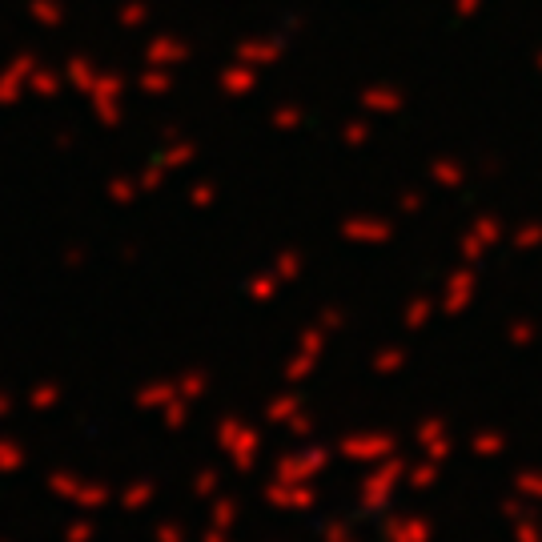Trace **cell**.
Returning <instances> with one entry per match:
<instances>
[{"instance_id":"1","label":"cell","mask_w":542,"mask_h":542,"mask_svg":"<svg viewBox=\"0 0 542 542\" xmlns=\"http://www.w3.org/2000/svg\"><path fill=\"white\" fill-rule=\"evenodd\" d=\"M217 438H221V450H229V458H233L237 470H249V466H253L257 434H253L241 418H225V422L217 426Z\"/></svg>"},{"instance_id":"2","label":"cell","mask_w":542,"mask_h":542,"mask_svg":"<svg viewBox=\"0 0 542 542\" xmlns=\"http://www.w3.org/2000/svg\"><path fill=\"white\" fill-rule=\"evenodd\" d=\"M49 490L53 494H69L77 506H85V510H101L105 502H109V490L105 486H81V482H73V478H65V470H57L53 478H49Z\"/></svg>"},{"instance_id":"3","label":"cell","mask_w":542,"mask_h":542,"mask_svg":"<svg viewBox=\"0 0 542 542\" xmlns=\"http://www.w3.org/2000/svg\"><path fill=\"white\" fill-rule=\"evenodd\" d=\"M173 398H177V390H173L169 382H153V386L137 390V406H141V410H161V406L173 402Z\"/></svg>"},{"instance_id":"4","label":"cell","mask_w":542,"mask_h":542,"mask_svg":"<svg viewBox=\"0 0 542 542\" xmlns=\"http://www.w3.org/2000/svg\"><path fill=\"white\" fill-rule=\"evenodd\" d=\"M25 462H29V454H25L21 442H13V438L0 442V474H17Z\"/></svg>"},{"instance_id":"5","label":"cell","mask_w":542,"mask_h":542,"mask_svg":"<svg viewBox=\"0 0 542 542\" xmlns=\"http://www.w3.org/2000/svg\"><path fill=\"white\" fill-rule=\"evenodd\" d=\"M61 394H65V390L53 386V382H49V386H37V390L29 394V406H33V410H53V406L61 402Z\"/></svg>"},{"instance_id":"6","label":"cell","mask_w":542,"mask_h":542,"mask_svg":"<svg viewBox=\"0 0 542 542\" xmlns=\"http://www.w3.org/2000/svg\"><path fill=\"white\" fill-rule=\"evenodd\" d=\"M149 498H153V482H137V486H129V490L121 494L125 510H145V506H149Z\"/></svg>"},{"instance_id":"7","label":"cell","mask_w":542,"mask_h":542,"mask_svg":"<svg viewBox=\"0 0 542 542\" xmlns=\"http://www.w3.org/2000/svg\"><path fill=\"white\" fill-rule=\"evenodd\" d=\"M161 418H165V426H169V430H181V426H185V418H189V410H185V402H181V398H173V402H165Z\"/></svg>"},{"instance_id":"8","label":"cell","mask_w":542,"mask_h":542,"mask_svg":"<svg viewBox=\"0 0 542 542\" xmlns=\"http://www.w3.org/2000/svg\"><path fill=\"white\" fill-rule=\"evenodd\" d=\"M237 518V502L233 498H217L213 502V526H229Z\"/></svg>"},{"instance_id":"9","label":"cell","mask_w":542,"mask_h":542,"mask_svg":"<svg viewBox=\"0 0 542 542\" xmlns=\"http://www.w3.org/2000/svg\"><path fill=\"white\" fill-rule=\"evenodd\" d=\"M205 394V374L197 370V374H185V382H181V398H201Z\"/></svg>"},{"instance_id":"10","label":"cell","mask_w":542,"mask_h":542,"mask_svg":"<svg viewBox=\"0 0 542 542\" xmlns=\"http://www.w3.org/2000/svg\"><path fill=\"white\" fill-rule=\"evenodd\" d=\"M213 486H217V470H201L197 482H193V494H197V498H209Z\"/></svg>"},{"instance_id":"11","label":"cell","mask_w":542,"mask_h":542,"mask_svg":"<svg viewBox=\"0 0 542 542\" xmlns=\"http://www.w3.org/2000/svg\"><path fill=\"white\" fill-rule=\"evenodd\" d=\"M93 522H73L69 530H65V542H93Z\"/></svg>"},{"instance_id":"12","label":"cell","mask_w":542,"mask_h":542,"mask_svg":"<svg viewBox=\"0 0 542 542\" xmlns=\"http://www.w3.org/2000/svg\"><path fill=\"white\" fill-rule=\"evenodd\" d=\"M157 542H185V530L181 526H157Z\"/></svg>"},{"instance_id":"13","label":"cell","mask_w":542,"mask_h":542,"mask_svg":"<svg viewBox=\"0 0 542 542\" xmlns=\"http://www.w3.org/2000/svg\"><path fill=\"white\" fill-rule=\"evenodd\" d=\"M9 406H13V398H9V394H0V418L9 414Z\"/></svg>"},{"instance_id":"14","label":"cell","mask_w":542,"mask_h":542,"mask_svg":"<svg viewBox=\"0 0 542 542\" xmlns=\"http://www.w3.org/2000/svg\"><path fill=\"white\" fill-rule=\"evenodd\" d=\"M205 542H229V538H225V534H221V530H217V526H213V530H209V538H205Z\"/></svg>"}]
</instances>
